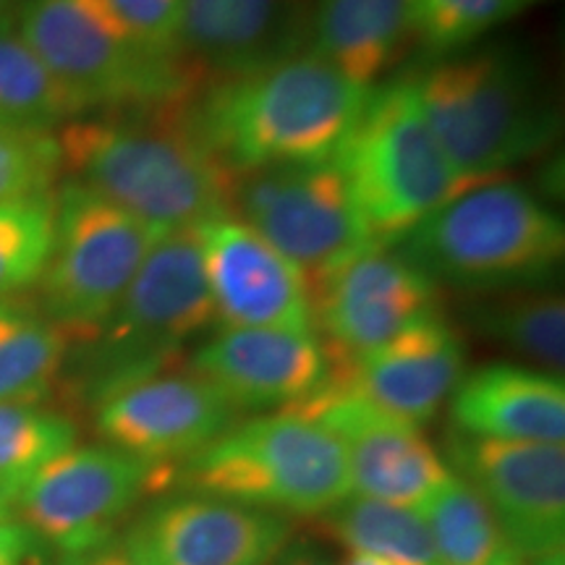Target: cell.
<instances>
[{
	"label": "cell",
	"instance_id": "cell-1",
	"mask_svg": "<svg viewBox=\"0 0 565 565\" xmlns=\"http://www.w3.org/2000/svg\"><path fill=\"white\" fill-rule=\"evenodd\" d=\"M372 87L301 53L278 66L210 84L183 105V118L231 175L335 160L356 129Z\"/></svg>",
	"mask_w": 565,
	"mask_h": 565
},
{
	"label": "cell",
	"instance_id": "cell-2",
	"mask_svg": "<svg viewBox=\"0 0 565 565\" xmlns=\"http://www.w3.org/2000/svg\"><path fill=\"white\" fill-rule=\"evenodd\" d=\"M55 137L71 181L162 233L231 212V175L196 141L183 105L82 116Z\"/></svg>",
	"mask_w": 565,
	"mask_h": 565
},
{
	"label": "cell",
	"instance_id": "cell-3",
	"mask_svg": "<svg viewBox=\"0 0 565 565\" xmlns=\"http://www.w3.org/2000/svg\"><path fill=\"white\" fill-rule=\"evenodd\" d=\"M412 79L443 152L469 183L540 158L563 131L547 76L519 45H475L433 58Z\"/></svg>",
	"mask_w": 565,
	"mask_h": 565
},
{
	"label": "cell",
	"instance_id": "cell-4",
	"mask_svg": "<svg viewBox=\"0 0 565 565\" xmlns=\"http://www.w3.org/2000/svg\"><path fill=\"white\" fill-rule=\"evenodd\" d=\"M437 288L487 296L550 288L565 225L524 183L479 181L391 244Z\"/></svg>",
	"mask_w": 565,
	"mask_h": 565
},
{
	"label": "cell",
	"instance_id": "cell-5",
	"mask_svg": "<svg viewBox=\"0 0 565 565\" xmlns=\"http://www.w3.org/2000/svg\"><path fill=\"white\" fill-rule=\"evenodd\" d=\"M13 26L84 113L166 110L196 95L181 63L147 45L108 0H17Z\"/></svg>",
	"mask_w": 565,
	"mask_h": 565
},
{
	"label": "cell",
	"instance_id": "cell-6",
	"mask_svg": "<svg viewBox=\"0 0 565 565\" xmlns=\"http://www.w3.org/2000/svg\"><path fill=\"white\" fill-rule=\"evenodd\" d=\"M215 324L196 233H166L108 320L82 341L74 377L89 406L171 366Z\"/></svg>",
	"mask_w": 565,
	"mask_h": 565
},
{
	"label": "cell",
	"instance_id": "cell-7",
	"mask_svg": "<svg viewBox=\"0 0 565 565\" xmlns=\"http://www.w3.org/2000/svg\"><path fill=\"white\" fill-rule=\"evenodd\" d=\"M171 484L296 515H324L351 494L341 440L291 412L233 424L215 443L175 466Z\"/></svg>",
	"mask_w": 565,
	"mask_h": 565
},
{
	"label": "cell",
	"instance_id": "cell-8",
	"mask_svg": "<svg viewBox=\"0 0 565 565\" xmlns=\"http://www.w3.org/2000/svg\"><path fill=\"white\" fill-rule=\"evenodd\" d=\"M374 244H395L471 183L443 152L414 79L372 87L335 158Z\"/></svg>",
	"mask_w": 565,
	"mask_h": 565
},
{
	"label": "cell",
	"instance_id": "cell-9",
	"mask_svg": "<svg viewBox=\"0 0 565 565\" xmlns=\"http://www.w3.org/2000/svg\"><path fill=\"white\" fill-rule=\"evenodd\" d=\"M166 233L76 181L53 194V246L40 278V312L71 341H87Z\"/></svg>",
	"mask_w": 565,
	"mask_h": 565
},
{
	"label": "cell",
	"instance_id": "cell-10",
	"mask_svg": "<svg viewBox=\"0 0 565 565\" xmlns=\"http://www.w3.org/2000/svg\"><path fill=\"white\" fill-rule=\"evenodd\" d=\"M231 212L301 273L309 294L374 244L335 160L242 175Z\"/></svg>",
	"mask_w": 565,
	"mask_h": 565
},
{
	"label": "cell",
	"instance_id": "cell-11",
	"mask_svg": "<svg viewBox=\"0 0 565 565\" xmlns=\"http://www.w3.org/2000/svg\"><path fill=\"white\" fill-rule=\"evenodd\" d=\"M171 479V466L147 463L110 445H74L21 487L13 513L61 563L76 565L110 545L139 498Z\"/></svg>",
	"mask_w": 565,
	"mask_h": 565
},
{
	"label": "cell",
	"instance_id": "cell-12",
	"mask_svg": "<svg viewBox=\"0 0 565 565\" xmlns=\"http://www.w3.org/2000/svg\"><path fill=\"white\" fill-rule=\"evenodd\" d=\"M288 412L307 416L341 440L349 458L351 494L422 511L454 477L422 427L374 408L335 372L312 398Z\"/></svg>",
	"mask_w": 565,
	"mask_h": 565
},
{
	"label": "cell",
	"instance_id": "cell-13",
	"mask_svg": "<svg viewBox=\"0 0 565 565\" xmlns=\"http://www.w3.org/2000/svg\"><path fill=\"white\" fill-rule=\"evenodd\" d=\"M448 458L458 477L475 487L490 505L505 550L521 561H536L563 550V445L482 440L454 429Z\"/></svg>",
	"mask_w": 565,
	"mask_h": 565
},
{
	"label": "cell",
	"instance_id": "cell-14",
	"mask_svg": "<svg viewBox=\"0 0 565 565\" xmlns=\"http://www.w3.org/2000/svg\"><path fill=\"white\" fill-rule=\"evenodd\" d=\"M315 324L328 338V353L349 364L437 312L440 288L387 244H372L312 294Z\"/></svg>",
	"mask_w": 565,
	"mask_h": 565
},
{
	"label": "cell",
	"instance_id": "cell-15",
	"mask_svg": "<svg viewBox=\"0 0 565 565\" xmlns=\"http://www.w3.org/2000/svg\"><path fill=\"white\" fill-rule=\"evenodd\" d=\"M215 324L317 333L307 280L233 212L196 225Z\"/></svg>",
	"mask_w": 565,
	"mask_h": 565
},
{
	"label": "cell",
	"instance_id": "cell-16",
	"mask_svg": "<svg viewBox=\"0 0 565 565\" xmlns=\"http://www.w3.org/2000/svg\"><path fill=\"white\" fill-rule=\"evenodd\" d=\"M312 0H186L175 58L196 92L309 53Z\"/></svg>",
	"mask_w": 565,
	"mask_h": 565
},
{
	"label": "cell",
	"instance_id": "cell-17",
	"mask_svg": "<svg viewBox=\"0 0 565 565\" xmlns=\"http://www.w3.org/2000/svg\"><path fill=\"white\" fill-rule=\"evenodd\" d=\"M105 445L147 463H183L228 433L238 412L194 372H162L105 395L95 406Z\"/></svg>",
	"mask_w": 565,
	"mask_h": 565
},
{
	"label": "cell",
	"instance_id": "cell-18",
	"mask_svg": "<svg viewBox=\"0 0 565 565\" xmlns=\"http://www.w3.org/2000/svg\"><path fill=\"white\" fill-rule=\"evenodd\" d=\"M139 565H270L291 542L280 513L212 498L158 500L124 536Z\"/></svg>",
	"mask_w": 565,
	"mask_h": 565
},
{
	"label": "cell",
	"instance_id": "cell-19",
	"mask_svg": "<svg viewBox=\"0 0 565 565\" xmlns=\"http://www.w3.org/2000/svg\"><path fill=\"white\" fill-rule=\"evenodd\" d=\"M189 372L221 391L236 412H288L333 374L317 333L270 328H221L194 351Z\"/></svg>",
	"mask_w": 565,
	"mask_h": 565
},
{
	"label": "cell",
	"instance_id": "cell-20",
	"mask_svg": "<svg viewBox=\"0 0 565 565\" xmlns=\"http://www.w3.org/2000/svg\"><path fill=\"white\" fill-rule=\"evenodd\" d=\"M333 372L374 408L424 427L463 380L466 345L437 309Z\"/></svg>",
	"mask_w": 565,
	"mask_h": 565
},
{
	"label": "cell",
	"instance_id": "cell-21",
	"mask_svg": "<svg viewBox=\"0 0 565 565\" xmlns=\"http://www.w3.org/2000/svg\"><path fill=\"white\" fill-rule=\"evenodd\" d=\"M456 433L482 440L565 443L563 374L526 364H484L450 395Z\"/></svg>",
	"mask_w": 565,
	"mask_h": 565
},
{
	"label": "cell",
	"instance_id": "cell-22",
	"mask_svg": "<svg viewBox=\"0 0 565 565\" xmlns=\"http://www.w3.org/2000/svg\"><path fill=\"white\" fill-rule=\"evenodd\" d=\"M408 42V0H312L309 53L362 87H374Z\"/></svg>",
	"mask_w": 565,
	"mask_h": 565
},
{
	"label": "cell",
	"instance_id": "cell-23",
	"mask_svg": "<svg viewBox=\"0 0 565 565\" xmlns=\"http://www.w3.org/2000/svg\"><path fill=\"white\" fill-rule=\"evenodd\" d=\"M463 317L469 328L524 359L526 366L563 374L565 301L553 288L469 296Z\"/></svg>",
	"mask_w": 565,
	"mask_h": 565
},
{
	"label": "cell",
	"instance_id": "cell-24",
	"mask_svg": "<svg viewBox=\"0 0 565 565\" xmlns=\"http://www.w3.org/2000/svg\"><path fill=\"white\" fill-rule=\"evenodd\" d=\"M322 526L353 555L380 565H440L419 508L349 494L322 515Z\"/></svg>",
	"mask_w": 565,
	"mask_h": 565
},
{
	"label": "cell",
	"instance_id": "cell-25",
	"mask_svg": "<svg viewBox=\"0 0 565 565\" xmlns=\"http://www.w3.org/2000/svg\"><path fill=\"white\" fill-rule=\"evenodd\" d=\"M71 338L40 309L0 303V404H40L68 362Z\"/></svg>",
	"mask_w": 565,
	"mask_h": 565
},
{
	"label": "cell",
	"instance_id": "cell-26",
	"mask_svg": "<svg viewBox=\"0 0 565 565\" xmlns=\"http://www.w3.org/2000/svg\"><path fill=\"white\" fill-rule=\"evenodd\" d=\"M82 116H87L82 105L21 40L17 26H3L0 30V121L53 131Z\"/></svg>",
	"mask_w": 565,
	"mask_h": 565
},
{
	"label": "cell",
	"instance_id": "cell-27",
	"mask_svg": "<svg viewBox=\"0 0 565 565\" xmlns=\"http://www.w3.org/2000/svg\"><path fill=\"white\" fill-rule=\"evenodd\" d=\"M422 513L440 565H492L505 550L490 505L458 475L424 503Z\"/></svg>",
	"mask_w": 565,
	"mask_h": 565
},
{
	"label": "cell",
	"instance_id": "cell-28",
	"mask_svg": "<svg viewBox=\"0 0 565 565\" xmlns=\"http://www.w3.org/2000/svg\"><path fill=\"white\" fill-rule=\"evenodd\" d=\"M545 3L550 0H408V32L429 58H445Z\"/></svg>",
	"mask_w": 565,
	"mask_h": 565
},
{
	"label": "cell",
	"instance_id": "cell-29",
	"mask_svg": "<svg viewBox=\"0 0 565 565\" xmlns=\"http://www.w3.org/2000/svg\"><path fill=\"white\" fill-rule=\"evenodd\" d=\"M76 424L40 404H0V490L17 500L45 463L76 445Z\"/></svg>",
	"mask_w": 565,
	"mask_h": 565
},
{
	"label": "cell",
	"instance_id": "cell-30",
	"mask_svg": "<svg viewBox=\"0 0 565 565\" xmlns=\"http://www.w3.org/2000/svg\"><path fill=\"white\" fill-rule=\"evenodd\" d=\"M53 246V194L0 204V303L34 288Z\"/></svg>",
	"mask_w": 565,
	"mask_h": 565
},
{
	"label": "cell",
	"instance_id": "cell-31",
	"mask_svg": "<svg viewBox=\"0 0 565 565\" xmlns=\"http://www.w3.org/2000/svg\"><path fill=\"white\" fill-rule=\"evenodd\" d=\"M63 173L58 137L0 121V204L51 196Z\"/></svg>",
	"mask_w": 565,
	"mask_h": 565
},
{
	"label": "cell",
	"instance_id": "cell-32",
	"mask_svg": "<svg viewBox=\"0 0 565 565\" xmlns=\"http://www.w3.org/2000/svg\"><path fill=\"white\" fill-rule=\"evenodd\" d=\"M108 3L147 45L175 58V32L186 0H108Z\"/></svg>",
	"mask_w": 565,
	"mask_h": 565
},
{
	"label": "cell",
	"instance_id": "cell-33",
	"mask_svg": "<svg viewBox=\"0 0 565 565\" xmlns=\"http://www.w3.org/2000/svg\"><path fill=\"white\" fill-rule=\"evenodd\" d=\"M0 565H55L51 547L21 521H0Z\"/></svg>",
	"mask_w": 565,
	"mask_h": 565
},
{
	"label": "cell",
	"instance_id": "cell-34",
	"mask_svg": "<svg viewBox=\"0 0 565 565\" xmlns=\"http://www.w3.org/2000/svg\"><path fill=\"white\" fill-rule=\"evenodd\" d=\"M270 565H333V563L328 561V555H324L317 545H309V542H288Z\"/></svg>",
	"mask_w": 565,
	"mask_h": 565
},
{
	"label": "cell",
	"instance_id": "cell-35",
	"mask_svg": "<svg viewBox=\"0 0 565 565\" xmlns=\"http://www.w3.org/2000/svg\"><path fill=\"white\" fill-rule=\"evenodd\" d=\"M76 565H139V563L134 561V555L126 550L124 542H110V545L97 550L95 555H89L87 561Z\"/></svg>",
	"mask_w": 565,
	"mask_h": 565
},
{
	"label": "cell",
	"instance_id": "cell-36",
	"mask_svg": "<svg viewBox=\"0 0 565 565\" xmlns=\"http://www.w3.org/2000/svg\"><path fill=\"white\" fill-rule=\"evenodd\" d=\"M13 11H17V0H0V30L13 24Z\"/></svg>",
	"mask_w": 565,
	"mask_h": 565
},
{
	"label": "cell",
	"instance_id": "cell-37",
	"mask_svg": "<svg viewBox=\"0 0 565 565\" xmlns=\"http://www.w3.org/2000/svg\"><path fill=\"white\" fill-rule=\"evenodd\" d=\"M11 519H17V513H13V498L6 490H0V521Z\"/></svg>",
	"mask_w": 565,
	"mask_h": 565
},
{
	"label": "cell",
	"instance_id": "cell-38",
	"mask_svg": "<svg viewBox=\"0 0 565 565\" xmlns=\"http://www.w3.org/2000/svg\"><path fill=\"white\" fill-rule=\"evenodd\" d=\"M529 565H565L563 563V550H557V553H550V555H542L536 557V561H526Z\"/></svg>",
	"mask_w": 565,
	"mask_h": 565
},
{
	"label": "cell",
	"instance_id": "cell-39",
	"mask_svg": "<svg viewBox=\"0 0 565 565\" xmlns=\"http://www.w3.org/2000/svg\"><path fill=\"white\" fill-rule=\"evenodd\" d=\"M492 565H529L526 561H521L519 555H513L511 550H503V553H500L498 557H494V563Z\"/></svg>",
	"mask_w": 565,
	"mask_h": 565
},
{
	"label": "cell",
	"instance_id": "cell-40",
	"mask_svg": "<svg viewBox=\"0 0 565 565\" xmlns=\"http://www.w3.org/2000/svg\"><path fill=\"white\" fill-rule=\"evenodd\" d=\"M343 565H380V563H374V561H366V557H356L353 555L349 563H343Z\"/></svg>",
	"mask_w": 565,
	"mask_h": 565
}]
</instances>
